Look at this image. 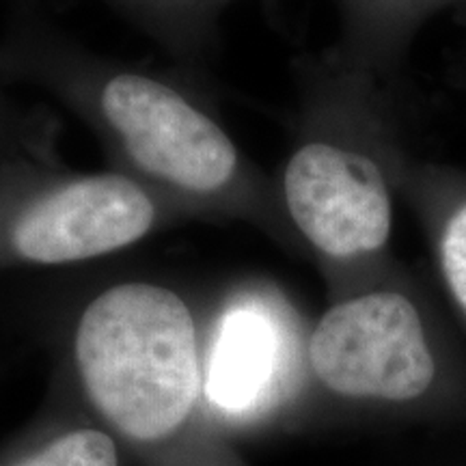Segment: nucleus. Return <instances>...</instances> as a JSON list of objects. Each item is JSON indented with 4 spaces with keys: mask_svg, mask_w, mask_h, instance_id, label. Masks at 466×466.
<instances>
[{
    "mask_svg": "<svg viewBox=\"0 0 466 466\" xmlns=\"http://www.w3.org/2000/svg\"><path fill=\"white\" fill-rule=\"evenodd\" d=\"M7 66L89 127L113 171L158 192L188 220H277L281 197L186 72L97 55L42 20L20 28Z\"/></svg>",
    "mask_w": 466,
    "mask_h": 466,
    "instance_id": "1",
    "label": "nucleus"
},
{
    "mask_svg": "<svg viewBox=\"0 0 466 466\" xmlns=\"http://www.w3.org/2000/svg\"><path fill=\"white\" fill-rule=\"evenodd\" d=\"M296 365V339L283 305L244 289L227 302L203 359V391L223 410H248L275 395Z\"/></svg>",
    "mask_w": 466,
    "mask_h": 466,
    "instance_id": "6",
    "label": "nucleus"
},
{
    "mask_svg": "<svg viewBox=\"0 0 466 466\" xmlns=\"http://www.w3.org/2000/svg\"><path fill=\"white\" fill-rule=\"evenodd\" d=\"M307 359L318 380L346 398L406 401L434 378L417 309L395 291L335 305L309 337Z\"/></svg>",
    "mask_w": 466,
    "mask_h": 466,
    "instance_id": "4",
    "label": "nucleus"
},
{
    "mask_svg": "<svg viewBox=\"0 0 466 466\" xmlns=\"http://www.w3.org/2000/svg\"><path fill=\"white\" fill-rule=\"evenodd\" d=\"M285 218L318 253L350 261L391 233V195L378 160L354 145L309 138L283 168Z\"/></svg>",
    "mask_w": 466,
    "mask_h": 466,
    "instance_id": "5",
    "label": "nucleus"
},
{
    "mask_svg": "<svg viewBox=\"0 0 466 466\" xmlns=\"http://www.w3.org/2000/svg\"><path fill=\"white\" fill-rule=\"evenodd\" d=\"M182 223L173 203L113 168L0 158V266L83 264Z\"/></svg>",
    "mask_w": 466,
    "mask_h": 466,
    "instance_id": "3",
    "label": "nucleus"
},
{
    "mask_svg": "<svg viewBox=\"0 0 466 466\" xmlns=\"http://www.w3.org/2000/svg\"><path fill=\"white\" fill-rule=\"evenodd\" d=\"M441 255L447 281L466 311V208L460 209L447 227Z\"/></svg>",
    "mask_w": 466,
    "mask_h": 466,
    "instance_id": "9",
    "label": "nucleus"
},
{
    "mask_svg": "<svg viewBox=\"0 0 466 466\" xmlns=\"http://www.w3.org/2000/svg\"><path fill=\"white\" fill-rule=\"evenodd\" d=\"M188 76L217 55L223 15L236 0H102Z\"/></svg>",
    "mask_w": 466,
    "mask_h": 466,
    "instance_id": "7",
    "label": "nucleus"
},
{
    "mask_svg": "<svg viewBox=\"0 0 466 466\" xmlns=\"http://www.w3.org/2000/svg\"><path fill=\"white\" fill-rule=\"evenodd\" d=\"M3 466H119V453L106 432L74 430Z\"/></svg>",
    "mask_w": 466,
    "mask_h": 466,
    "instance_id": "8",
    "label": "nucleus"
},
{
    "mask_svg": "<svg viewBox=\"0 0 466 466\" xmlns=\"http://www.w3.org/2000/svg\"><path fill=\"white\" fill-rule=\"evenodd\" d=\"M74 363L100 415L137 442H156L188 421L203 391L195 313L165 285H110L80 313Z\"/></svg>",
    "mask_w": 466,
    "mask_h": 466,
    "instance_id": "2",
    "label": "nucleus"
}]
</instances>
